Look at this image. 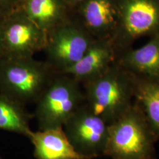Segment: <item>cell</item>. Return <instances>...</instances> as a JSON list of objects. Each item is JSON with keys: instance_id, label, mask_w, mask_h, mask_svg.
I'll list each match as a JSON object with an SVG mask.
<instances>
[{"instance_id": "6da1fadb", "label": "cell", "mask_w": 159, "mask_h": 159, "mask_svg": "<svg viewBox=\"0 0 159 159\" xmlns=\"http://www.w3.org/2000/svg\"><path fill=\"white\" fill-rule=\"evenodd\" d=\"M84 85L86 104L108 125L133 102L134 76L117 60L104 74Z\"/></svg>"}, {"instance_id": "7a4b0ae2", "label": "cell", "mask_w": 159, "mask_h": 159, "mask_svg": "<svg viewBox=\"0 0 159 159\" xmlns=\"http://www.w3.org/2000/svg\"><path fill=\"white\" fill-rule=\"evenodd\" d=\"M157 140L142 109L134 101L120 118L109 125L104 156L112 159H154Z\"/></svg>"}, {"instance_id": "3957f363", "label": "cell", "mask_w": 159, "mask_h": 159, "mask_svg": "<svg viewBox=\"0 0 159 159\" xmlns=\"http://www.w3.org/2000/svg\"><path fill=\"white\" fill-rule=\"evenodd\" d=\"M56 74L34 57H1L0 93L24 106L35 104Z\"/></svg>"}, {"instance_id": "277c9868", "label": "cell", "mask_w": 159, "mask_h": 159, "mask_svg": "<svg viewBox=\"0 0 159 159\" xmlns=\"http://www.w3.org/2000/svg\"><path fill=\"white\" fill-rule=\"evenodd\" d=\"M79 81L68 75L56 74L38 100L33 114L39 130L63 127L85 102Z\"/></svg>"}, {"instance_id": "5b68a950", "label": "cell", "mask_w": 159, "mask_h": 159, "mask_svg": "<svg viewBox=\"0 0 159 159\" xmlns=\"http://www.w3.org/2000/svg\"><path fill=\"white\" fill-rule=\"evenodd\" d=\"M95 39L78 19L71 18L47 34L46 62L62 73L79 61Z\"/></svg>"}, {"instance_id": "8992f818", "label": "cell", "mask_w": 159, "mask_h": 159, "mask_svg": "<svg viewBox=\"0 0 159 159\" xmlns=\"http://www.w3.org/2000/svg\"><path fill=\"white\" fill-rule=\"evenodd\" d=\"M119 23L113 40L119 52L142 37L159 33V0H117Z\"/></svg>"}, {"instance_id": "52a82bcc", "label": "cell", "mask_w": 159, "mask_h": 159, "mask_svg": "<svg viewBox=\"0 0 159 159\" xmlns=\"http://www.w3.org/2000/svg\"><path fill=\"white\" fill-rule=\"evenodd\" d=\"M63 127L77 152L93 159L104 156L109 125L85 102L71 115Z\"/></svg>"}, {"instance_id": "ba28073f", "label": "cell", "mask_w": 159, "mask_h": 159, "mask_svg": "<svg viewBox=\"0 0 159 159\" xmlns=\"http://www.w3.org/2000/svg\"><path fill=\"white\" fill-rule=\"evenodd\" d=\"M2 57H34L44 50L47 33L16 7L2 17Z\"/></svg>"}, {"instance_id": "9c48e42d", "label": "cell", "mask_w": 159, "mask_h": 159, "mask_svg": "<svg viewBox=\"0 0 159 159\" xmlns=\"http://www.w3.org/2000/svg\"><path fill=\"white\" fill-rule=\"evenodd\" d=\"M118 56L112 38L95 39L79 61L60 74L68 75L84 84L104 74Z\"/></svg>"}, {"instance_id": "30bf717a", "label": "cell", "mask_w": 159, "mask_h": 159, "mask_svg": "<svg viewBox=\"0 0 159 159\" xmlns=\"http://www.w3.org/2000/svg\"><path fill=\"white\" fill-rule=\"evenodd\" d=\"M77 8L78 20L96 39L113 38L119 23L117 0H85Z\"/></svg>"}, {"instance_id": "8fae6325", "label": "cell", "mask_w": 159, "mask_h": 159, "mask_svg": "<svg viewBox=\"0 0 159 159\" xmlns=\"http://www.w3.org/2000/svg\"><path fill=\"white\" fill-rule=\"evenodd\" d=\"M117 61L134 76L159 81V33L142 47L120 53Z\"/></svg>"}, {"instance_id": "7c38bea8", "label": "cell", "mask_w": 159, "mask_h": 159, "mask_svg": "<svg viewBox=\"0 0 159 159\" xmlns=\"http://www.w3.org/2000/svg\"><path fill=\"white\" fill-rule=\"evenodd\" d=\"M29 139L34 146L36 159H93L75 150L63 127L33 131Z\"/></svg>"}, {"instance_id": "4fadbf2b", "label": "cell", "mask_w": 159, "mask_h": 159, "mask_svg": "<svg viewBox=\"0 0 159 159\" xmlns=\"http://www.w3.org/2000/svg\"><path fill=\"white\" fill-rule=\"evenodd\" d=\"M17 7L47 34L72 18L63 0H19Z\"/></svg>"}, {"instance_id": "5bb4252c", "label": "cell", "mask_w": 159, "mask_h": 159, "mask_svg": "<svg viewBox=\"0 0 159 159\" xmlns=\"http://www.w3.org/2000/svg\"><path fill=\"white\" fill-rule=\"evenodd\" d=\"M134 98L142 109L149 125L158 140L159 81L148 80L134 76Z\"/></svg>"}, {"instance_id": "9a60e30c", "label": "cell", "mask_w": 159, "mask_h": 159, "mask_svg": "<svg viewBox=\"0 0 159 159\" xmlns=\"http://www.w3.org/2000/svg\"><path fill=\"white\" fill-rule=\"evenodd\" d=\"M33 118L25 106L0 93V130L29 138L33 131L30 127Z\"/></svg>"}, {"instance_id": "2e32d148", "label": "cell", "mask_w": 159, "mask_h": 159, "mask_svg": "<svg viewBox=\"0 0 159 159\" xmlns=\"http://www.w3.org/2000/svg\"><path fill=\"white\" fill-rule=\"evenodd\" d=\"M19 0H0V16L4 17L15 9Z\"/></svg>"}, {"instance_id": "e0dca14e", "label": "cell", "mask_w": 159, "mask_h": 159, "mask_svg": "<svg viewBox=\"0 0 159 159\" xmlns=\"http://www.w3.org/2000/svg\"><path fill=\"white\" fill-rule=\"evenodd\" d=\"M3 55V30L2 17L0 16V58Z\"/></svg>"}, {"instance_id": "ac0fdd59", "label": "cell", "mask_w": 159, "mask_h": 159, "mask_svg": "<svg viewBox=\"0 0 159 159\" xmlns=\"http://www.w3.org/2000/svg\"><path fill=\"white\" fill-rule=\"evenodd\" d=\"M70 7H77L85 0H63Z\"/></svg>"}, {"instance_id": "d6986e66", "label": "cell", "mask_w": 159, "mask_h": 159, "mask_svg": "<svg viewBox=\"0 0 159 159\" xmlns=\"http://www.w3.org/2000/svg\"><path fill=\"white\" fill-rule=\"evenodd\" d=\"M0 159H1V157H0Z\"/></svg>"}]
</instances>
